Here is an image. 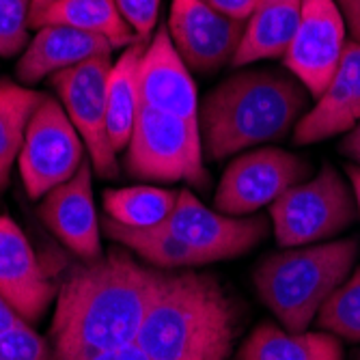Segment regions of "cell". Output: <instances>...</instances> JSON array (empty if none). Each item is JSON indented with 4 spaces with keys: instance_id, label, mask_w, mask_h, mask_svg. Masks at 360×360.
Listing matches in <instances>:
<instances>
[{
    "instance_id": "1",
    "label": "cell",
    "mask_w": 360,
    "mask_h": 360,
    "mask_svg": "<svg viewBox=\"0 0 360 360\" xmlns=\"http://www.w3.org/2000/svg\"><path fill=\"white\" fill-rule=\"evenodd\" d=\"M155 272L119 248L74 268L58 287L52 360H93L136 343Z\"/></svg>"
},
{
    "instance_id": "2",
    "label": "cell",
    "mask_w": 360,
    "mask_h": 360,
    "mask_svg": "<svg viewBox=\"0 0 360 360\" xmlns=\"http://www.w3.org/2000/svg\"><path fill=\"white\" fill-rule=\"evenodd\" d=\"M238 335V304L218 278L201 272H155L136 335L149 360H229Z\"/></svg>"
},
{
    "instance_id": "3",
    "label": "cell",
    "mask_w": 360,
    "mask_h": 360,
    "mask_svg": "<svg viewBox=\"0 0 360 360\" xmlns=\"http://www.w3.org/2000/svg\"><path fill=\"white\" fill-rule=\"evenodd\" d=\"M309 91L274 70L233 74L210 91L199 110L203 153L220 162L248 147L281 141L302 119Z\"/></svg>"
},
{
    "instance_id": "4",
    "label": "cell",
    "mask_w": 360,
    "mask_h": 360,
    "mask_svg": "<svg viewBox=\"0 0 360 360\" xmlns=\"http://www.w3.org/2000/svg\"><path fill=\"white\" fill-rule=\"evenodd\" d=\"M356 255V240L296 246L268 255L252 274L255 289L285 330L304 333L347 278Z\"/></svg>"
},
{
    "instance_id": "5",
    "label": "cell",
    "mask_w": 360,
    "mask_h": 360,
    "mask_svg": "<svg viewBox=\"0 0 360 360\" xmlns=\"http://www.w3.org/2000/svg\"><path fill=\"white\" fill-rule=\"evenodd\" d=\"M125 169L147 181H186L205 190L210 175L203 165L201 127L141 104L134 132L125 147Z\"/></svg>"
},
{
    "instance_id": "6",
    "label": "cell",
    "mask_w": 360,
    "mask_h": 360,
    "mask_svg": "<svg viewBox=\"0 0 360 360\" xmlns=\"http://www.w3.org/2000/svg\"><path fill=\"white\" fill-rule=\"evenodd\" d=\"M268 216L278 246L296 248L345 231L358 216V205L352 184L333 165H323L315 177L296 184L268 205Z\"/></svg>"
},
{
    "instance_id": "7",
    "label": "cell",
    "mask_w": 360,
    "mask_h": 360,
    "mask_svg": "<svg viewBox=\"0 0 360 360\" xmlns=\"http://www.w3.org/2000/svg\"><path fill=\"white\" fill-rule=\"evenodd\" d=\"M84 143L72 119L52 95H44L32 112L18 171L30 199H44L56 186L70 181L84 165Z\"/></svg>"
},
{
    "instance_id": "8",
    "label": "cell",
    "mask_w": 360,
    "mask_h": 360,
    "mask_svg": "<svg viewBox=\"0 0 360 360\" xmlns=\"http://www.w3.org/2000/svg\"><path fill=\"white\" fill-rule=\"evenodd\" d=\"M110 70V56H95L50 76L56 100L72 119L89 151L93 171L104 179H115L119 175L117 151L110 145L106 127V89Z\"/></svg>"
},
{
    "instance_id": "9",
    "label": "cell",
    "mask_w": 360,
    "mask_h": 360,
    "mask_svg": "<svg viewBox=\"0 0 360 360\" xmlns=\"http://www.w3.org/2000/svg\"><path fill=\"white\" fill-rule=\"evenodd\" d=\"M311 175V162L276 147L252 149L222 173L214 207L226 216H248L272 205L281 194Z\"/></svg>"
},
{
    "instance_id": "10",
    "label": "cell",
    "mask_w": 360,
    "mask_h": 360,
    "mask_svg": "<svg viewBox=\"0 0 360 360\" xmlns=\"http://www.w3.org/2000/svg\"><path fill=\"white\" fill-rule=\"evenodd\" d=\"M171 236L190 246L205 264L248 252L268 233L264 216H226L205 207L186 188L179 192L171 216L162 222Z\"/></svg>"
},
{
    "instance_id": "11",
    "label": "cell",
    "mask_w": 360,
    "mask_h": 360,
    "mask_svg": "<svg viewBox=\"0 0 360 360\" xmlns=\"http://www.w3.org/2000/svg\"><path fill=\"white\" fill-rule=\"evenodd\" d=\"M345 46L347 26L337 0H302L300 24L283 56V65L317 100L328 89Z\"/></svg>"
},
{
    "instance_id": "12",
    "label": "cell",
    "mask_w": 360,
    "mask_h": 360,
    "mask_svg": "<svg viewBox=\"0 0 360 360\" xmlns=\"http://www.w3.org/2000/svg\"><path fill=\"white\" fill-rule=\"evenodd\" d=\"M246 22H238L216 11L205 0H173L169 35L188 70L214 74L231 63Z\"/></svg>"
},
{
    "instance_id": "13",
    "label": "cell",
    "mask_w": 360,
    "mask_h": 360,
    "mask_svg": "<svg viewBox=\"0 0 360 360\" xmlns=\"http://www.w3.org/2000/svg\"><path fill=\"white\" fill-rule=\"evenodd\" d=\"M0 293L26 321H39L58 296V285L44 272L22 229L0 216Z\"/></svg>"
},
{
    "instance_id": "14",
    "label": "cell",
    "mask_w": 360,
    "mask_h": 360,
    "mask_svg": "<svg viewBox=\"0 0 360 360\" xmlns=\"http://www.w3.org/2000/svg\"><path fill=\"white\" fill-rule=\"evenodd\" d=\"M93 165L86 160L78 173L54 190H50L39 205L44 224L82 261L102 257L100 220L93 201Z\"/></svg>"
},
{
    "instance_id": "15",
    "label": "cell",
    "mask_w": 360,
    "mask_h": 360,
    "mask_svg": "<svg viewBox=\"0 0 360 360\" xmlns=\"http://www.w3.org/2000/svg\"><path fill=\"white\" fill-rule=\"evenodd\" d=\"M141 104L199 127V95L169 28H158L141 58Z\"/></svg>"
},
{
    "instance_id": "16",
    "label": "cell",
    "mask_w": 360,
    "mask_h": 360,
    "mask_svg": "<svg viewBox=\"0 0 360 360\" xmlns=\"http://www.w3.org/2000/svg\"><path fill=\"white\" fill-rule=\"evenodd\" d=\"M112 46L91 32L72 28V26H44L37 28V35L28 41L15 65V80L24 86H32L48 76H54L63 70L95 58L110 56Z\"/></svg>"
},
{
    "instance_id": "17",
    "label": "cell",
    "mask_w": 360,
    "mask_h": 360,
    "mask_svg": "<svg viewBox=\"0 0 360 360\" xmlns=\"http://www.w3.org/2000/svg\"><path fill=\"white\" fill-rule=\"evenodd\" d=\"M300 11L302 0H259L246 20L240 48L231 60L233 68L283 58L298 30Z\"/></svg>"
},
{
    "instance_id": "18",
    "label": "cell",
    "mask_w": 360,
    "mask_h": 360,
    "mask_svg": "<svg viewBox=\"0 0 360 360\" xmlns=\"http://www.w3.org/2000/svg\"><path fill=\"white\" fill-rule=\"evenodd\" d=\"M50 24L91 32V35L104 37L112 48L123 50L141 41L132 26L119 13L115 0H58L37 13H30V28H44Z\"/></svg>"
},
{
    "instance_id": "19",
    "label": "cell",
    "mask_w": 360,
    "mask_h": 360,
    "mask_svg": "<svg viewBox=\"0 0 360 360\" xmlns=\"http://www.w3.org/2000/svg\"><path fill=\"white\" fill-rule=\"evenodd\" d=\"M147 41H136L112 63L106 89V127L115 151H123L132 139L141 108V58Z\"/></svg>"
},
{
    "instance_id": "20",
    "label": "cell",
    "mask_w": 360,
    "mask_h": 360,
    "mask_svg": "<svg viewBox=\"0 0 360 360\" xmlns=\"http://www.w3.org/2000/svg\"><path fill=\"white\" fill-rule=\"evenodd\" d=\"M238 360H343L339 337L330 333H289L261 323L240 347Z\"/></svg>"
},
{
    "instance_id": "21",
    "label": "cell",
    "mask_w": 360,
    "mask_h": 360,
    "mask_svg": "<svg viewBox=\"0 0 360 360\" xmlns=\"http://www.w3.org/2000/svg\"><path fill=\"white\" fill-rule=\"evenodd\" d=\"M44 100V93L13 80H0V196L5 194L15 160L22 151L26 127Z\"/></svg>"
},
{
    "instance_id": "22",
    "label": "cell",
    "mask_w": 360,
    "mask_h": 360,
    "mask_svg": "<svg viewBox=\"0 0 360 360\" xmlns=\"http://www.w3.org/2000/svg\"><path fill=\"white\" fill-rule=\"evenodd\" d=\"M104 231L110 240L134 250L145 261L162 270H179L205 266V261L190 246L171 236L162 224L155 226H125L110 218H104Z\"/></svg>"
},
{
    "instance_id": "23",
    "label": "cell",
    "mask_w": 360,
    "mask_h": 360,
    "mask_svg": "<svg viewBox=\"0 0 360 360\" xmlns=\"http://www.w3.org/2000/svg\"><path fill=\"white\" fill-rule=\"evenodd\" d=\"M179 192L155 186H129L104 192L106 218L125 226H155L173 212Z\"/></svg>"
},
{
    "instance_id": "24",
    "label": "cell",
    "mask_w": 360,
    "mask_h": 360,
    "mask_svg": "<svg viewBox=\"0 0 360 360\" xmlns=\"http://www.w3.org/2000/svg\"><path fill=\"white\" fill-rule=\"evenodd\" d=\"M315 321L326 333L360 343V268L326 300Z\"/></svg>"
},
{
    "instance_id": "25",
    "label": "cell",
    "mask_w": 360,
    "mask_h": 360,
    "mask_svg": "<svg viewBox=\"0 0 360 360\" xmlns=\"http://www.w3.org/2000/svg\"><path fill=\"white\" fill-rule=\"evenodd\" d=\"M32 0H0V56L11 58L28 46Z\"/></svg>"
},
{
    "instance_id": "26",
    "label": "cell",
    "mask_w": 360,
    "mask_h": 360,
    "mask_svg": "<svg viewBox=\"0 0 360 360\" xmlns=\"http://www.w3.org/2000/svg\"><path fill=\"white\" fill-rule=\"evenodd\" d=\"M0 360H52V347L30 323L20 321L0 335Z\"/></svg>"
},
{
    "instance_id": "27",
    "label": "cell",
    "mask_w": 360,
    "mask_h": 360,
    "mask_svg": "<svg viewBox=\"0 0 360 360\" xmlns=\"http://www.w3.org/2000/svg\"><path fill=\"white\" fill-rule=\"evenodd\" d=\"M115 5L136 35L147 41L155 28L162 0H115Z\"/></svg>"
},
{
    "instance_id": "28",
    "label": "cell",
    "mask_w": 360,
    "mask_h": 360,
    "mask_svg": "<svg viewBox=\"0 0 360 360\" xmlns=\"http://www.w3.org/2000/svg\"><path fill=\"white\" fill-rule=\"evenodd\" d=\"M205 3H210L216 11H220L226 18L246 22L250 13L255 11L259 0H205Z\"/></svg>"
},
{
    "instance_id": "29",
    "label": "cell",
    "mask_w": 360,
    "mask_h": 360,
    "mask_svg": "<svg viewBox=\"0 0 360 360\" xmlns=\"http://www.w3.org/2000/svg\"><path fill=\"white\" fill-rule=\"evenodd\" d=\"M337 5L343 13L352 41L360 44V0H337Z\"/></svg>"
},
{
    "instance_id": "30",
    "label": "cell",
    "mask_w": 360,
    "mask_h": 360,
    "mask_svg": "<svg viewBox=\"0 0 360 360\" xmlns=\"http://www.w3.org/2000/svg\"><path fill=\"white\" fill-rule=\"evenodd\" d=\"M339 151L343 155H347L349 160H354L356 167H360V123L349 129L347 136L339 145Z\"/></svg>"
},
{
    "instance_id": "31",
    "label": "cell",
    "mask_w": 360,
    "mask_h": 360,
    "mask_svg": "<svg viewBox=\"0 0 360 360\" xmlns=\"http://www.w3.org/2000/svg\"><path fill=\"white\" fill-rule=\"evenodd\" d=\"M93 360H149L145 356V352L132 343L127 347H121V349H115V352H108V354H102V356H95Z\"/></svg>"
},
{
    "instance_id": "32",
    "label": "cell",
    "mask_w": 360,
    "mask_h": 360,
    "mask_svg": "<svg viewBox=\"0 0 360 360\" xmlns=\"http://www.w3.org/2000/svg\"><path fill=\"white\" fill-rule=\"evenodd\" d=\"M20 321H24L20 315H18V311L7 302V298L0 293V335L3 333H7L9 328H13V326H18Z\"/></svg>"
},
{
    "instance_id": "33",
    "label": "cell",
    "mask_w": 360,
    "mask_h": 360,
    "mask_svg": "<svg viewBox=\"0 0 360 360\" xmlns=\"http://www.w3.org/2000/svg\"><path fill=\"white\" fill-rule=\"evenodd\" d=\"M347 177H349V184H352V190H354V196H356L358 214H360V167L349 165L347 167Z\"/></svg>"
},
{
    "instance_id": "34",
    "label": "cell",
    "mask_w": 360,
    "mask_h": 360,
    "mask_svg": "<svg viewBox=\"0 0 360 360\" xmlns=\"http://www.w3.org/2000/svg\"><path fill=\"white\" fill-rule=\"evenodd\" d=\"M58 0H32V7H30V13H37L41 9H46L48 5H54Z\"/></svg>"
},
{
    "instance_id": "35",
    "label": "cell",
    "mask_w": 360,
    "mask_h": 360,
    "mask_svg": "<svg viewBox=\"0 0 360 360\" xmlns=\"http://www.w3.org/2000/svg\"><path fill=\"white\" fill-rule=\"evenodd\" d=\"M356 360H360V354H358V358H356Z\"/></svg>"
}]
</instances>
